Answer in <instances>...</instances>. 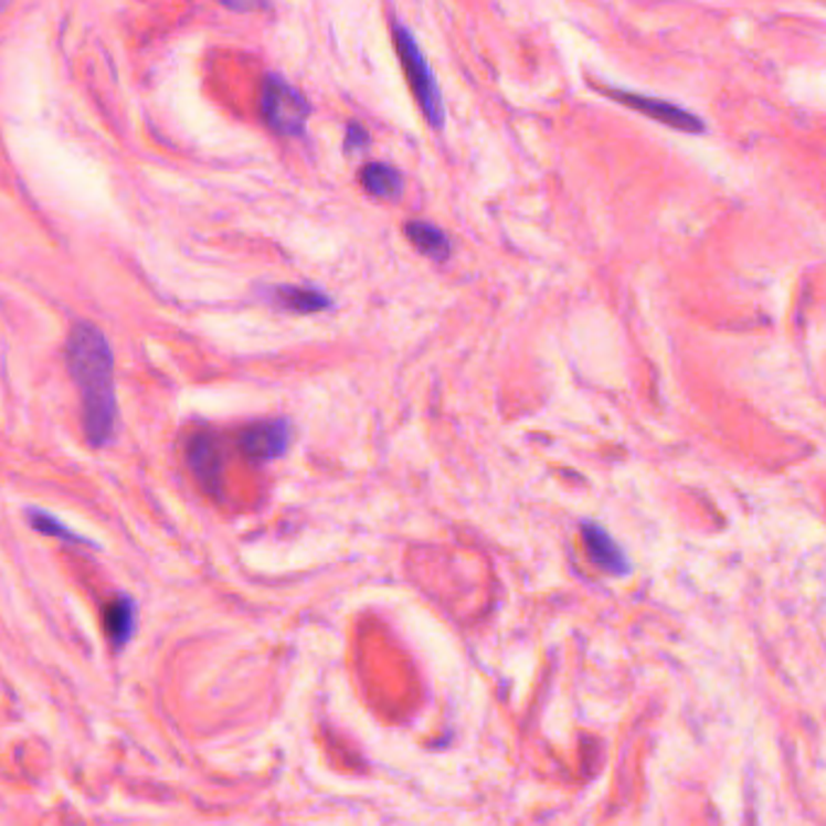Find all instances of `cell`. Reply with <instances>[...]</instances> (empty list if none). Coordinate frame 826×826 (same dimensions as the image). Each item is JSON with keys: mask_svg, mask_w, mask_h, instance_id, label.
Instances as JSON below:
<instances>
[{"mask_svg": "<svg viewBox=\"0 0 826 826\" xmlns=\"http://www.w3.org/2000/svg\"><path fill=\"white\" fill-rule=\"evenodd\" d=\"M218 3L232 12H256L264 8L266 0H218Z\"/></svg>", "mask_w": 826, "mask_h": 826, "instance_id": "5bb4252c", "label": "cell"}, {"mask_svg": "<svg viewBox=\"0 0 826 826\" xmlns=\"http://www.w3.org/2000/svg\"><path fill=\"white\" fill-rule=\"evenodd\" d=\"M105 631H107V636L116 645V648H124V645L131 640L134 631H136V604H134V600H128L126 595H121V597H116L114 602L107 604Z\"/></svg>", "mask_w": 826, "mask_h": 826, "instance_id": "8fae6325", "label": "cell"}, {"mask_svg": "<svg viewBox=\"0 0 826 826\" xmlns=\"http://www.w3.org/2000/svg\"><path fill=\"white\" fill-rule=\"evenodd\" d=\"M66 366L81 392L83 428L89 445H109L119 421V404L114 386V353L105 333L89 321H77L66 341Z\"/></svg>", "mask_w": 826, "mask_h": 826, "instance_id": "6da1fadb", "label": "cell"}, {"mask_svg": "<svg viewBox=\"0 0 826 826\" xmlns=\"http://www.w3.org/2000/svg\"><path fill=\"white\" fill-rule=\"evenodd\" d=\"M404 232H406L409 242L423 256H428V260H433V262H447L449 260L452 242H449L445 230H441L433 223H425V221H409Z\"/></svg>", "mask_w": 826, "mask_h": 826, "instance_id": "30bf717a", "label": "cell"}, {"mask_svg": "<svg viewBox=\"0 0 826 826\" xmlns=\"http://www.w3.org/2000/svg\"><path fill=\"white\" fill-rule=\"evenodd\" d=\"M360 184L375 199L394 201L402 197L404 191V177L396 167L386 162H370L360 170Z\"/></svg>", "mask_w": 826, "mask_h": 826, "instance_id": "9c48e42d", "label": "cell"}, {"mask_svg": "<svg viewBox=\"0 0 826 826\" xmlns=\"http://www.w3.org/2000/svg\"><path fill=\"white\" fill-rule=\"evenodd\" d=\"M583 541L587 559L595 563L600 571L610 575H626L631 571V561L624 553V549L616 544V539L606 532V529L597 522H583Z\"/></svg>", "mask_w": 826, "mask_h": 826, "instance_id": "52a82bcc", "label": "cell"}, {"mask_svg": "<svg viewBox=\"0 0 826 826\" xmlns=\"http://www.w3.org/2000/svg\"><path fill=\"white\" fill-rule=\"evenodd\" d=\"M370 148V134L366 131L363 124L358 121H351L346 126V138H343V150L348 155H358V152H366Z\"/></svg>", "mask_w": 826, "mask_h": 826, "instance_id": "4fadbf2b", "label": "cell"}, {"mask_svg": "<svg viewBox=\"0 0 826 826\" xmlns=\"http://www.w3.org/2000/svg\"><path fill=\"white\" fill-rule=\"evenodd\" d=\"M602 93L610 99L618 102V105H624V107L634 109L643 116H648V119H653L657 124L675 128V131H681V134H703L706 131V124L699 119V116H696L689 109L675 105V102H667L663 97H653V95H643V93H634V89H622V87H602Z\"/></svg>", "mask_w": 826, "mask_h": 826, "instance_id": "277c9868", "label": "cell"}, {"mask_svg": "<svg viewBox=\"0 0 826 826\" xmlns=\"http://www.w3.org/2000/svg\"><path fill=\"white\" fill-rule=\"evenodd\" d=\"M30 522L36 529L39 534L46 537H56L59 541H66V544H83V537H77L73 529H68L63 522H59L54 515L46 510H30Z\"/></svg>", "mask_w": 826, "mask_h": 826, "instance_id": "7c38bea8", "label": "cell"}, {"mask_svg": "<svg viewBox=\"0 0 826 826\" xmlns=\"http://www.w3.org/2000/svg\"><path fill=\"white\" fill-rule=\"evenodd\" d=\"M187 464L193 479L209 496L223 494L225 449L213 433H193L187 441Z\"/></svg>", "mask_w": 826, "mask_h": 826, "instance_id": "5b68a950", "label": "cell"}, {"mask_svg": "<svg viewBox=\"0 0 826 826\" xmlns=\"http://www.w3.org/2000/svg\"><path fill=\"white\" fill-rule=\"evenodd\" d=\"M274 295L283 309L295 315H317L333 307L329 295L313 286H278L274 288Z\"/></svg>", "mask_w": 826, "mask_h": 826, "instance_id": "ba28073f", "label": "cell"}, {"mask_svg": "<svg viewBox=\"0 0 826 826\" xmlns=\"http://www.w3.org/2000/svg\"><path fill=\"white\" fill-rule=\"evenodd\" d=\"M262 119L278 136H303L309 121V102L298 87L278 73H268L260 95Z\"/></svg>", "mask_w": 826, "mask_h": 826, "instance_id": "3957f363", "label": "cell"}, {"mask_svg": "<svg viewBox=\"0 0 826 826\" xmlns=\"http://www.w3.org/2000/svg\"><path fill=\"white\" fill-rule=\"evenodd\" d=\"M392 39H394L399 61H402V68L406 73L409 87H411L413 97H416L423 116L428 119L433 128H443L445 126V99L441 93V85H437L435 81L431 63L428 59H425L423 49L416 42V36H413V32L404 28L402 22H394Z\"/></svg>", "mask_w": 826, "mask_h": 826, "instance_id": "7a4b0ae2", "label": "cell"}, {"mask_svg": "<svg viewBox=\"0 0 826 826\" xmlns=\"http://www.w3.org/2000/svg\"><path fill=\"white\" fill-rule=\"evenodd\" d=\"M293 443V423L288 419H268L247 425L237 437L240 452L250 462H274L288 452Z\"/></svg>", "mask_w": 826, "mask_h": 826, "instance_id": "8992f818", "label": "cell"}]
</instances>
